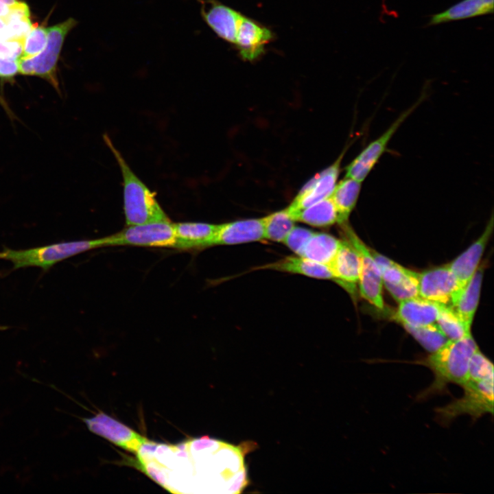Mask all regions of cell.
Instances as JSON below:
<instances>
[{
  "label": "cell",
  "instance_id": "1",
  "mask_svg": "<svg viewBox=\"0 0 494 494\" xmlns=\"http://www.w3.org/2000/svg\"><path fill=\"white\" fill-rule=\"evenodd\" d=\"M479 349L471 333L464 337L448 340L441 347L426 357L408 362L427 367L434 375V380L416 396L418 401L431 396L448 392L447 385L461 386L467 377L470 359Z\"/></svg>",
  "mask_w": 494,
  "mask_h": 494
},
{
  "label": "cell",
  "instance_id": "2",
  "mask_svg": "<svg viewBox=\"0 0 494 494\" xmlns=\"http://www.w3.org/2000/svg\"><path fill=\"white\" fill-rule=\"evenodd\" d=\"M104 140L115 156L124 181V209L127 226L169 220L154 194L130 169L109 137Z\"/></svg>",
  "mask_w": 494,
  "mask_h": 494
},
{
  "label": "cell",
  "instance_id": "3",
  "mask_svg": "<svg viewBox=\"0 0 494 494\" xmlns=\"http://www.w3.org/2000/svg\"><path fill=\"white\" fill-rule=\"evenodd\" d=\"M463 395L448 404L435 408V420L447 426L456 417L467 414L476 420L493 414V374L484 377H467L460 386Z\"/></svg>",
  "mask_w": 494,
  "mask_h": 494
},
{
  "label": "cell",
  "instance_id": "4",
  "mask_svg": "<svg viewBox=\"0 0 494 494\" xmlns=\"http://www.w3.org/2000/svg\"><path fill=\"white\" fill-rule=\"evenodd\" d=\"M103 246H104V237L63 242L23 250H13L4 247L0 251V259L11 261L13 264V270L36 266L46 271L59 261Z\"/></svg>",
  "mask_w": 494,
  "mask_h": 494
},
{
  "label": "cell",
  "instance_id": "5",
  "mask_svg": "<svg viewBox=\"0 0 494 494\" xmlns=\"http://www.w3.org/2000/svg\"><path fill=\"white\" fill-rule=\"evenodd\" d=\"M77 23L74 19L69 18L62 23L47 28V40L45 47L34 57L18 59L19 73L42 78L50 83L60 93L56 74L57 62L66 36Z\"/></svg>",
  "mask_w": 494,
  "mask_h": 494
},
{
  "label": "cell",
  "instance_id": "6",
  "mask_svg": "<svg viewBox=\"0 0 494 494\" xmlns=\"http://www.w3.org/2000/svg\"><path fill=\"white\" fill-rule=\"evenodd\" d=\"M104 238V246L174 247L175 232L170 220L127 226Z\"/></svg>",
  "mask_w": 494,
  "mask_h": 494
},
{
  "label": "cell",
  "instance_id": "7",
  "mask_svg": "<svg viewBox=\"0 0 494 494\" xmlns=\"http://www.w3.org/2000/svg\"><path fill=\"white\" fill-rule=\"evenodd\" d=\"M345 239L355 249L360 256V271L358 286L361 296L378 309H384L383 281L381 271L372 252L359 238L347 222L340 224Z\"/></svg>",
  "mask_w": 494,
  "mask_h": 494
},
{
  "label": "cell",
  "instance_id": "8",
  "mask_svg": "<svg viewBox=\"0 0 494 494\" xmlns=\"http://www.w3.org/2000/svg\"><path fill=\"white\" fill-rule=\"evenodd\" d=\"M425 93L409 108L403 111L388 129L377 139L370 143L346 168V176L360 182L370 174L386 151L390 140L403 121L417 108L425 98Z\"/></svg>",
  "mask_w": 494,
  "mask_h": 494
},
{
  "label": "cell",
  "instance_id": "9",
  "mask_svg": "<svg viewBox=\"0 0 494 494\" xmlns=\"http://www.w3.org/2000/svg\"><path fill=\"white\" fill-rule=\"evenodd\" d=\"M419 296L453 306L460 295L458 281L448 265L418 273Z\"/></svg>",
  "mask_w": 494,
  "mask_h": 494
},
{
  "label": "cell",
  "instance_id": "10",
  "mask_svg": "<svg viewBox=\"0 0 494 494\" xmlns=\"http://www.w3.org/2000/svg\"><path fill=\"white\" fill-rule=\"evenodd\" d=\"M345 150L329 167L310 179L287 207L295 220L297 213L309 206L329 198L336 185L340 171V165Z\"/></svg>",
  "mask_w": 494,
  "mask_h": 494
},
{
  "label": "cell",
  "instance_id": "11",
  "mask_svg": "<svg viewBox=\"0 0 494 494\" xmlns=\"http://www.w3.org/2000/svg\"><path fill=\"white\" fill-rule=\"evenodd\" d=\"M274 38V32L268 27L243 14L233 47L242 60L253 62L265 54L266 46Z\"/></svg>",
  "mask_w": 494,
  "mask_h": 494
},
{
  "label": "cell",
  "instance_id": "12",
  "mask_svg": "<svg viewBox=\"0 0 494 494\" xmlns=\"http://www.w3.org/2000/svg\"><path fill=\"white\" fill-rule=\"evenodd\" d=\"M82 421L91 432L130 452L137 454L148 440L143 436L102 412Z\"/></svg>",
  "mask_w": 494,
  "mask_h": 494
},
{
  "label": "cell",
  "instance_id": "13",
  "mask_svg": "<svg viewBox=\"0 0 494 494\" xmlns=\"http://www.w3.org/2000/svg\"><path fill=\"white\" fill-rule=\"evenodd\" d=\"M493 228L491 216L484 231L466 250L452 261L448 266L455 276L460 294L478 269Z\"/></svg>",
  "mask_w": 494,
  "mask_h": 494
},
{
  "label": "cell",
  "instance_id": "14",
  "mask_svg": "<svg viewBox=\"0 0 494 494\" xmlns=\"http://www.w3.org/2000/svg\"><path fill=\"white\" fill-rule=\"evenodd\" d=\"M329 266L333 281L353 295L360 277V259L355 249L347 240H341L339 248Z\"/></svg>",
  "mask_w": 494,
  "mask_h": 494
},
{
  "label": "cell",
  "instance_id": "15",
  "mask_svg": "<svg viewBox=\"0 0 494 494\" xmlns=\"http://www.w3.org/2000/svg\"><path fill=\"white\" fill-rule=\"evenodd\" d=\"M264 239L262 218L246 219L218 224L213 246L235 245Z\"/></svg>",
  "mask_w": 494,
  "mask_h": 494
},
{
  "label": "cell",
  "instance_id": "16",
  "mask_svg": "<svg viewBox=\"0 0 494 494\" xmlns=\"http://www.w3.org/2000/svg\"><path fill=\"white\" fill-rule=\"evenodd\" d=\"M395 318L404 327H419L435 323L441 305L420 296L399 303Z\"/></svg>",
  "mask_w": 494,
  "mask_h": 494
},
{
  "label": "cell",
  "instance_id": "17",
  "mask_svg": "<svg viewBox=\"0 0 494 494\" xmlns=\"http://www.w3.org/2000/svg\"><path fill=\"white\" fill-rule=\"evenodd\" d=\"M174 248L180 250L203 249L213 246L218 224L204 222L174 223Z\"/></svg>",
  "mask_w": 494,
  "mask_h": 494
},
{
  "label": "cell",
  "instance_id": "18",
  "mask_svg": "<svg viewBox=\"0 0 494 494\" xmlns=\"http://www.w3.org/2000/svg\"><path fill=\"white\" fill-rule=\"evenodd\" d=\"M494 0H462L430 16L427 26L480 16L493 12Z\"/></svg>",
  "mask_w": 494,
  "mask_h": 494
},
{
  "label": "cell",
  "instance_id": "19",
  "mask_svg": "<svg viewBox=\"0 0 494 494\" xmlns=\"http://www.w3.org/2000/svg\"><path fill=\"white\" fill-rule=\"evenodd\" d=\"M259 268L301 274L319 279L333 280L329 266L297 255L284 257Z\"/></svg>",
  "mask_w": 494,
  "mask_h": 494
},
{
  "label": "cell",
  "instance_id": "20",
  "mask_svg": "<svg viewBox=\"0 0 494 494\" xmlns=\"http://www.w3.org/2000/svg\"><path fill=\"white\" fill-rule=\"evenodd\" d=\"M482 267L477 269L460 296L451 306L467 328L471 329L480 295Z\"/></svg>",
  "mask_w": 494,
  "mask_h": 494
},
{
  "label": "cell",
  "instance_id": "21",
  "mask_svg": "<svg viewBox=\"0 0 494 494\" xmlns=\"http://www.w3.org/2000/svg\"><path fill=\"white\" fill-rule=\"evenodd\" d=\"M362 182L345 177L336 184L331 195L338 212L339 224L347 222L349 217L355 208L361 191Z\"/></svg>",
  "mask_w": 494,
  "mask_h": 494
},
{
  "label": "cell",
  "instance_id": "22",
  "mask_svg": "<svg viewBox=\"0 0 494 494\" xmlns=\"http://www.w3.org/2000/svg\"><path fill=\"white\" fill-rule=\"evenodd\" d=\"M341 240L326 233L314 232L299 255L329 266L334 258Z\"/></svg>",
  "mask_w": 494,
  "mask_h": 494
},
{
  "label": "cell",
  "instance_id": "23",
  "mask_svg": "<svg viewBox=\"0 0 494 494\" xmlns=\"http://www.w3.org/2000/svg\"><path fill=\"white\" fill-rule=\"evenodd\" d=\"M295 221L315 227H326L338 222V212L329 196L302 209L296 215Z\"/></svg>",
  "mask_w": 494,
  "mask_h": 494
},
{
  "label": "cell",
  "instance_id": "24",
  "mask_svg": "<svg viewBox=\"0 0 494 494\" xmlns=\"http://www.w3.org/2000/svg\"><path fill=\"white\" fill-rule=\"evenodd\" d=\"M264 239L283 242L296 222L287 208L262 217Z\"/></svg>",
  "mask_w": 494,
  "mask_h": 494
},
{
  "label": "cell",
  "instance_id": "25",
  "mask_svg": "<svg viewBox=\"0 0 494 494\" xmlns=\"http://www.w3.org/2000/svg\"><path fill=\"white\" fill-rule=\"evenodd\" d=\"M436 323L449 340L471 333L451 306L441 305Z\"/></svg>",
  "mask_w": 494,
  "mask_h": 494
},
{
  "label": "cell",
  "instance_id": "26",
  "mask_svg": "<svg viewBox=\"0 0 494 494\" xmlns=\"http://www.w3.org/2000/svg\"><path fill=\"white\" fill-rule=\"evenodd\" d=\"M405 330L427 351L432 353L449 340L436 323L419 327H404Z\"/></svg>",
  "mask_w": 494,
  "mask_h": 494
},
{
  "label": "cell",
  "instance_id": "27",
  "mask_svg": "<svg viewBox=\"0 0 494 494\" xmlns=\"http://www.w3.org/2000/svg\"><path fill=\"white\" fill-rule=\"evenodd\" d=\"M47 40V28L32 25L23 45L22 54L19 59L34 57L45 47Z\"/></svg>",
  "mask_w": 494,
  "mask_h": 494
},
{
  "label": "cell",
  "instance_id": "28",
  "mask_svg": "<svg viewBox=\"0 0 494 494\" xmlns=\"http://www.w3.org/2000/svg\"><path fill=\"white\" fill-rule=\"evenodd\" d=\"M417 277L418 273L411 270L410 274L399 284L395 285H384L391 296L399 303L419 296Z\"/></svg>",
  "mask_w": 494,
  "mask_h": 494
},
{
  "label": "cell",
  "instance_id": "29",
  "mask_svg": "<svg viewBox=\"0 0 494 494\" xmlns=\"http://www.w3.org/2000/svg\"><path fill=\"white\" fill-rule=\"evenodd\" d=\"M313 233L314 231L306 228L294 226L282 243L297 255H299Z\"/></svg>",
  "mask_w": 494,
  "mask_h": 494
},
{
  "label": "cell",
  "instance_id": "30",
  "mask_svg": "<svg viewBox=\"0 0 494 494\" xmlns=\"http://www.w3.org/2000/svg\"><path fill=\"white\" fill-rule=\"evenodd\" d=\"M23 45L19 41L0 39V57L18 60L22 54Z\"/></svg>",
  "mask_w": 494,
  "mask_h": 494
},
{
  "label": "cell",
  "instance_id": "31",
  "mask_svg": "<svg viewBox=\"0 0 494 494\" xmlns=\"http://www.w3.org/2000/svg\"><path fill=\"white\" fill-rule=\"evenodd\" d=\"M19 73L18 60L0 57V78L5 82H12Z\"/></svg>",
  "mask_w": 494,
  "mask_h": 494
},
{
  "label": "cell",
  "instance_id": "32",
  "mask_svg": "<svg viewBox=\"0 0 494 494\" xmlns=\"http://www.w3.org/2000/svg\"><path fill=\"white\" fill-rule=\"evenodd\" d=\"M0 106L3 108V110L6 113L7 116L12 121L17 119V117L14 114V113L12 110V108L10 107V104L6 101V99L2 96V95L1 93H0Z\"/></svg>",
  "mask_w": 494,
  "mask_h": 494
},
{
  "label": "cell",
  "instance_id": "33",
  "mask_svg": "<svg viewBox=\"0 0 494 494\" xmlns=\"http://www.w3.org/2000/svg\"><path fill=\"white\" fill-rule=\"evenodd\" d=\"M11 7L0 1V17L5 16L9 13Z\"/></svg>",
  "mask_w": 494,
  "mask_h": 494
},
{
  "label": "cell",
  "instance_id": "34",
  "mask_svg": "<svg viewBox=\"0 0 494 494\" xmlns=\"http://www.w3.org/2000/svg\"><path fill=\"white\" fill-rule=\"evenodd\" d=\"M6 21L4 17H0V37L3 34L6 27Z\"/></svg>",
  "mask_w": 494,
  "mask_h": 494
},
{
  "label": "cell",
  "instance_id": "35",
  "mask_svg": "<svg viewBox=\"0 0 494 494\" xmlns=\"http://www.w3.org/2000/svg\"><path fill=\"white\" fill-rule=\"evenodd\" d=\"M0 1L10 7L14 5V4H16L18 2L17 0H0Z\"/></svg>",
  "mask_w": 494,
  "mask_h": 494
},
{
  "label": "cell",
  "instance_id": "36",
  "mask_svg": "<svg viewBox=\"0 0 494 494\" xmlns=\"http://www.w3.org/2000/svg\"><path fill=\"white\" fill-rule=\"evenodd\" d=\"M7 329V327L0 326V330H4Z\"/></svg>",
  "mask_w": 494,
  "mask_h": 494
}]
</instances>
